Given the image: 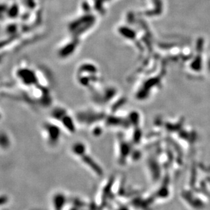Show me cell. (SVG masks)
<instances>
[{
    "instance_id": "cell-1",
    "label": "cell",
    "mask_w": 210,
    "mask_h": 210,
    "mask_svg": "<svg viewBox=\"0 0 210 210\" xmlns=\"http://www.w3.org/2000/svg\"><path fill=\"white\" fill-rule=\"evenodd\" d=\"M43 131L45 139L49 143H55L57 142V139L59 138V130H57L56 125L50 123H48L47 124H45Z\"/></svg>"
}]
</instances>
